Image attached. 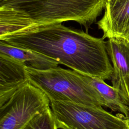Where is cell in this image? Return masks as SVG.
<instances>
[{
	"label": "cell",
	"mask_w": 129,
	"mask_h": 129,
	"mask_svg": "<svg viewBox=\"0 0 129 129\" xmlns=\"http://www.w3.org/2000/svg\"><path fill=\"white\" fill-rule=\"evenodd\" d=\"M105 44L113 64V71L111 79L112 86L121 93L124 80L129 76V41L124 38L112 37L108 38Z\"/></svg>",
	"instance_id": "obj_8"
},
{
	"label": "cell",
	"mask_w": 129,
	"mask_h": 129,
	"mask_svg": "<svg viewBox=\"0 0 129 129\" xmlns=\"http://www.w3.org/2000/svg\"><path fill=\"white\" fill-rule=\"evenodd\" d=\"M0 40L39 52L72 70L101 80H111L113 69L105 41L61 23L42 25L8 35Z\"/></svg>",
	"instance_id": "obj_1"
},
{
	"label": "cell",
	"mask_w": 129,
	"mask_h": 129,
	"mask_svg": "<svg viewBox=\"0 0 129 129\" xmlns=\"http://www.w3.org/2000/svg\"><path fill=\"white\" fill-rule=\"evenodd\" d=\"M29 81L41 89L49 100L105 106V102L83 74L58 67L46 70L26 68Z\"/></svg>",
	"instance_id": "obj_3"
},
{
	"label": "cell",
	"mask_w": 129,
	"mask_h": 129,
	"mask_svg": "<svg viewBox=\"0 0 129 129\" xmlns=\"http://www.w3.org/2000/svg\"><path fill=\"white\" fill-rule=\"evenodd\" d=\"M50 107L46 94L28 81L0 106V129H22Z\"/></svg>",
	"instance_id": "obj_5"
},
{
	"label": "cell",
	"mask_w": 129,
	"mask_h": 129,
	"mask_svg": "<svg viewBox=\"0 0 129 129\" xmlns=\"http://www.w3.org/2000/svg\"><path fill=\"white\" fill-rule=\"evenodd\" d=\"M22 129H58L51 107L36 115Z\"/></svg>",
	"instance_id": "obj_12"
},
{
	"label": "cell",
	"mask_w": 129,
	"mask_h": 129,
	"mask_svg": "<svg viewBox=\"0 0 129 129\" xmlns=\"http://www.w3.org/2000/svg\"><path fill=\"white\" fill-rule=\"evenodd\" d=\"M120 117L122 118V119H123L124 120V121L126 122V123H127L128 126V128H129V116H124V115L121 114V113H118V114H117Z\"/></svg>",
	"instance_id": "obj_14"
},
{
	"label": "cell",
	"mask_w": 129,
	"mask_h": 129,
	"mask_svg": "<svg viewBox=\"0 0 129 129\" xmlns=\"http://www.w3.org/2000/svg\"><path fill=\"white\" fill-rule=\"evenodd\" d=\"M102 18L97 22L103 32L102 38H121L127 40L129 32V0H115L105 3Z\"/></svg>",
	"instance_id": "obj_6"
},
{
	"label": "cell",
	"mask_w": 129,
	"mask_h": 129,
	"mask_svg": "<svg viewBox=\"0 0 129 129\" xmlns=\"http://www.w3.org/2000/svg\"><path fill=\"white\" fill-rule=\"evenodd\" d=\"M120 94L125 104L129 106V76L126 77L124 80L123 88Z\"/></svg>",
	"instance_id": "obj_13"
},
{
	"label": "cell",
	"mask_w": 129,
	"mask_h": 129,
	"mask_svg": "<svg viewBox=\"0 0 129 129\" xmlns=\"http://www.w3.org/2000/svg\"><path fill=\"white\" fill-rule=\"evenodd\" d=\"M0 53L12 57L22 63L26 68L46 70L58 67L55 60L35 51L18 47L0 40Z\"/></svg>",
	"instance_id": "obj_9"
},
{
	"label": "cell",
	"mask_w": 129,
	"mask_h": 129,
	"mask_svg": "<svg viewBox=\"0 0 129 129\" xmlns=\"http://www.w3.org/2000/svg\"><path fill=\"white\" fill-rule=\"evenodd\" d=\"M127 40L129 41V32H128V36H127Z\"/></svg>",
	"instance_id": "obj_16"
},
{
	"label": "cell",
	"mask_w": 129,
	"mask_h": 129,
	"mask_svg": "<svg viewBox=\"0 0 129 129\" xmlns=\"http://www.w3.org/2000/svg\"><path fill=\"white\" fill-rule=\"evenodd\" d=\"M50 103L58 128L129 129L123 119L101 106L56 100Z\"/></svg>",
	"instance_id": "obj_4"
},
{
	"label": "cell",
	"mask_w": 129,
	"mask_h": 129,
	"mask_svg": "<svg viewBox=\"0 0 129 129\" xmlns=\"http://www.w3.org/2000/svg\"><path fill=\"white\" fill-rule=\"evenodd\" d=\"M106 0H0V7L12 9L29 19L33 27L74 21L87 32L101 14Z\"/></svg>",
	"instance_id": "obj_2"
},
{
	"label": "cell",
	"mask_w": 129,
	"mask_h": 129,
	"mask_svg": "<svg viewBox=\"0 0 129 129\" xmlns=\"http://www.w3.org/2000/svg\"><path fill=\"white\" fill-rule=\"evenodd\" d=\"M113 1H115V0H106L105 1V3H109V2H111Z\"/></svg>",
	"instance_id": "obj_15"
},
{
	"label": "cell",
	"mask_w": 129,
	"mask_h": 129,
	"mask_svg": "<svg viewBox=\"0 0 129 129\" xmlns=\"http://www.w3.org/2000/svg\"><path fill=\"white\" fill-rule=\"evenodd\" d=\"M31 27L29 20L16 11L0 7V39Z\"/></svg>",
	"instance_id": "obj_11"
},
{
	"label": "cell",
	"mask_w": 129,
	"mask_h": 129,
	"mask_svg": "<svg viewBox=\"0 0 129 129\" xmlns=\"http://www.w3.org/2000/svg\"><path fill=\"white\" fill-rule=\"evenodd\" d=\"M85 79L98 92L103 99L105 107L129 116V106L125 104L119 91L107 84L104 80L84 75Z\"/></svg>",
	"instance_id": "obj_10"
},
{
	"label": "cell",
	"mask_w": 129,
	"mask_h": 129,
	"mask_svg": "<svg viewBox=\"0 0 129 129\" xmlns=\"http://www.w3.org/2000/svg\"><path fill=\"white\" fill-rule=\"evenodd\" d=\"M28 81L26 67L22 63L0 53V106Z\"/></svg>",
	"instance_id": "obj_7"
}]
</instances>
